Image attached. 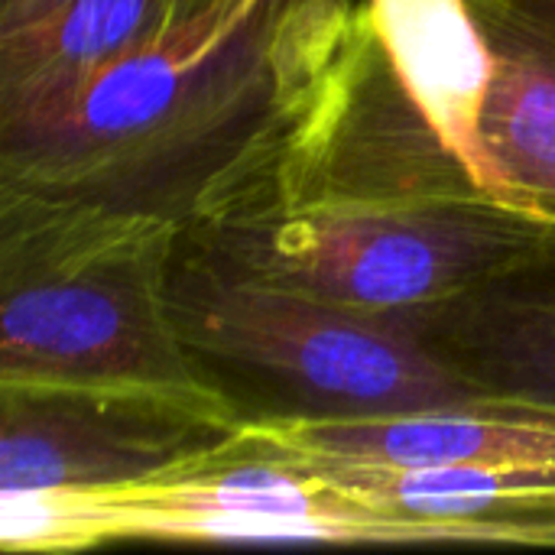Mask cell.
Masks as SVG:
<instances>
[{
  "mask_svg": "<svg viewBox=\"0 0 555 555\" xmlns=\"http://www.w3.org/2000/svg\"><path fill=\"white\" fill-rule=\"evenodd\" d=\"M179 23V0H0V117L65 94Z\"/></svg>",
  "mask_w": 555,
  "mask_h": 555,
  "instance_id": "cell-9",
  "label": "cell"
},
{
  "mask_svg": "<svg viewBox=\"0 0 555 555\" xmlns=\"http://www.w3.org/2000/svg\"><path fill=\"white\" fill-rule=\"evenodd\" d=\"M491 78L478 114L488 192L498 205L555 224V0H465Z\"/></svg>",
  "mask_w": 555,
  "mask_h": 555,
  "instance_id": "cell-6",
  "label": "cell"
},
{
  "mask_svg": "<svg viewBox=\"0 0 555 555\" xmlns=\"http://www.w3.org/2000/svg\"><path fill=\"white\" fill-rule=\"evenodd\" d=\"M221 3H228V0H179V10H182L185 20H192V16L208 13V10H215V7H221Z\"/></svg>",
  "mask_w": 555,
  "mask_h": 555,
  "instance_id": "cell-10",
  "label": "cell"
},
{
  "mask_svg": "<svg viewBox=\"0 0 555 555\" xmlns=\"http://www.w3.org/2000/svg\"><path fill=\"white\" fill-rule=\"evenodd\" d=\"M280 449L364 465H555V416L478 406L345 423H247Z\"/></svg>",
  "mask_w": 555,
  "mask_h": 555,
  "instance_id": "cell-8",
  "label": "cell"
},
{
  "mask_svg": "<svg viewBox=\"0 0 555 555\" xmlns=\"http://www.w3.org/2000/svg\"><path fill=\"white\" fill-rule=\"evenodd\" d=\"M406 315L488 400L555 416V234L475 289Z\"/></svg>",
  "mask_w": 555,
  "mask_h": 555,
  "instance_id": "cell-7",
  "label": "cell"
},
{
  "mask_svg": "<svg viewBox=\"0 0 555 555\" xmlns=\"http://www.w3.org/2000/svg\"><path fill=\"white\" fill-rule=\"evenodd\" d=\"M358 0H228L0 117V189L211 224L283 137Z\"/></svg>",
  "mask_w": 555,
  "mask_h": 555,
  "instance_id": "cell-1",
  "label": "cell"
},
{
  "mask_svg": "<svg viewBox=\"0 0 555 555\" xmlns=\"http://www.w3.org/2000/svg\"><path fill=\"white\" fill-rule=\"evenodd\" d=\"M189 241L250 276L361 312H410L498 276L555 224L462 202H345L185 228Z\"/></svg>",
  "mask_w": 555,
  "mask_h": 555,
  "instance_id": "cell-4",
  "label": "cell"
},
{
  "mask_svg": "<svg viewBox=\"0 0 555 555\" xmlns=\"http://www.w3.org/2000/svg\"><path fill=\"white\" fill-rule=\"evenodd\" d=\"M166 302L198 374L241 423H345L498 406L406 312H361L250 276L179 237Z\"/></svg>",
  "mask_w": 555,
  "mask_h": 555,
  "instance_id": "cell-2",
  "label": "cell"
},
{
  "mask_svg": "<svg viewBox=\"0 0 555 555\" xmlns=\"http://www.w3.org/2000/svg\"><path fill=\"white\" fill-rule=\"evenodd\" d=\"M179 237L169 218L0 189V384L205 387L166 302Z\"/></svg>",
  "mask_w": 555,
  "mask_h": 555,
  "instance_id": "cell-3",
  "label": "cell"
},
{
  "mask_svg": "<svg viewBox=\"0 0 555 555\" xmlns=\"http://www.w3.org/2000/svg\"><path fill=\"white\" fill-rule=\"evenodd\" d=\"M241 433L231 403L205 387L0 384V494L137 488Z\"/></svg>",
  "mask_w": 555,
  "mask_h": 555,
  "instance_id": "cell-5",
  "label": "cell"
}]
</instances>
